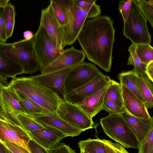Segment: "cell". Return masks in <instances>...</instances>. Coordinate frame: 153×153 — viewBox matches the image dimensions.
Instances as JSON below:
<instances>
[{"label":"cell","mask_w":153,"mask_h":153,"mask_svg":"<svg viewBox=\"0 0 153 153\" xmlns=\"http://www.w3.org/2000/svg\"><path fill=\"white\" fill-rule=\"evenodd\" d=\"M113 23L107 16L88 20L77 38L88 59L107 72L112 64L115 31Z\"/></svg>","instance_id":"6da1fadb"},{"label":"cell","mask_w":153,"mask_h":153,"mask_svg":"<svg viewBox=\"0 0 153 153\" xmlns=\"http://www.w3.org/2000/svg\"><path fill=\"white\" fill-rule=\"evenodd\" d=\"M9 85L50 112H56L60 103L63 101L53 89L28 77L12 79Z\"/></svg>","instance_id":"7a4b0ae2"},{"label":"cell","mask_w":153,"mask_h":153,"mask_svg":"<svg viewBox=\"0 0 153 153\" xmlns=\"http://www.w3.org/2000/svg\"><path fill=\"white\" fill-rule=\"evenodd\" d=\"M0 52L10 58L22 70V74H33L42 68L34 51L33 38L12 43L0 42Z\"/></svg>","instance_id":"3957f363"},{"label":"cell","mask_w":153,"mask_h":153,"mask_svg":"<svg viewBox=\"0 0 153 153\" xmlns=\"http://www.w3.org/2000/svg\"><path fill=\"white\" fill-rule=\"evenodd\" d=\"M63 12L65 18L64 27L65 47L73 44L83 27L87 11L75 4L74 0H53Z\"/></svg>","instance_id":"277c9868"},{"label":"cell","mask_w":153,"mask_h":153,"mask_svg":"<svg viewBox=\"0 0 153 153\" xmlns=\"http://www.w3.org/2000/svg\"><path fill=\"white\" fill-rule=\"evenodd\" d=\"M100 123L110 138L125 148L138 149L139 141L121 115L109 114L102 118Z\"/></svg>","instance_id":"5b68a950"},{"label":"cell","mask_w":153,"mask_h":153,"mask_svg":"<svg viewBox=\"0 0 153 153\" xmlns=\"http://www.w3.org/2000/svg\"><path fill=\"white\" fill-rule=\"evenodd\" d=\"M147 20L140 9L137 0H132L128 17L124 22L123 34L132 44H150L151 36L147 25Z\"/></svg>","instance_id":"8992f818"},{"label":"cell","mask_w":153,"mask_h":153,"mask_svg":"<svg viewBox=\"0 0 153 153\" xmlns=\"http://www.w3.org/2000/svg\"><path fill=\"white\" fill-rule=\"evenodd\" d=\"M0 107V120L24 128L18 119V115L22 113L29 115L20 103L15 91L12 87L6 86L1 82Z\"/></svg>","instance_id":"52a82bcc"},{"label":"cell","mask_w":153,"mask_h":153,"mask_svg":"<svg viewBox=\"0 0 153 153\" xmlns=\"http://www.w3.org/2000/svg\"><path fill=\"white\" fill-rule=\"evenodd\" d=\"M33 48L42 68L56 59L63 51L58 49L52 41L45 30L41 25L33 38Z\"/></svg>","instance_id":"ba28073f"},{"label":"cell","mask_w":153,"mask_h":153,"mask_svg":"<svg viewBox=\"0 0 153 153\" xmlns=\"http://www.w3.org/2000/svg\"><path fill=\"white\" fill-rule=\"evenodd\" d=\"M56 112L62 119L83 131L95 128L92 119L76 104L62 101Z\"/></svg>","instance_id":"9c48e42d"},{"label":"cell","mask_w":153,"mask_h":153,"mask_svg":"<svg viewBox=\"0 0 153 153\" xmlns=\"http://www.w3.org/2000/svg\"><path fill=\"white\" fill-rule=\"evenodd\" d=\"M100 72L95 65L91 63L83 62L76 65L66 77V95L88 83Z\"/></svg>","instance_id":"30bf717a"},{"label":"cell","mask_w":153,"mask_h":153,"mask_svg":"<svg viewBox=\"0 0 153 153\" xmlns=\"http://www.w3.org/2000/svg\"><path fill=\"white\" fill-rule=\"evenodd\" d=\"M75 66L40 74L28 77L38 81L55 91L63 101H65V82L66 77Z\"/></svg>","instance_id":"8fae6325"},{"label":"cell","mask_w":153,"mask_h":153,"mask_svg":"<svg viewBox=\"0 0 153 153\" xmlns=\"http://www.w3.org/2000/svg\"><path fill=\"white\" fill-rule=\"evenodd\" d=\"M32 139L23 128L0 120V141L17 145L31 153L28 144Z\"/></svg>","instance_id":"7c38bea8"},{"label":"cell","mask_w":153,"mask_h":153,"mask_svg":"<svg viewBox=\"0 0 153 153\" xmlns=\"http://www.w3.org/2000/svg\"><path fill=\"white\" fill-rule=\"evenodd\" d=\"M111 80L109 76L100 72L88 83L66 95L65 101L75 104L80 103L89 96L108 86Z\"/></svg>","instance_id":"4fadbf2b"},{"label":"cell","mask_w":153,"mask_h":153,"mask_svg":"<svg viewBox=\"0 0 153 153\" xmlns=\"http://www.w3.org/2000/svg\"><path fill=\"white\" fill-rule=\"evenodd\" d=\"M40 24L44 28L56 47L63 51L65 47L64 27L61 26L57 22L50 4L42 10Z\"/></svg>","instance_id":"5bb4252c"},{"label":"cell","mask_w":153,"mask_h":153,"mask_svg":"<svg viewBox=\"0 0 153 153\" xmlns=\"http://www.w3.org/2000/svg\"><path fill=\"white\" fill-rule=\"evenodd\" d=\"M82 50L72 46L64 50L62 53L47 66L40 70L41 74L77 65L83 62L85 57Z\"/></svg>","instance_id":"9a60e30c"},{"label":"cell","mask_w":153,"mask_h":153,"mask_svg":"<svg viewBox=\"0 0 153 153\" xmlns=\"http://www.w3.org/2000/svg\"><path fill=\"white\" fill-rule=\"evenodd\" d=\"M33 117L44 126H50L58 130L68 137L77 136L83 132L81 129L62 119L56 112L47 114H34Z\"/></svg>","instance_id":"2e32d148"},{"label":"cell","mask_w":153,"mask_h":153,"mask_svg":"<svg viewBox=\"0 0 153 153\" xmlns=\"http://www.w3.org/2000/svg\"><path fill=\"white\" fill-rule=\"evenodd\" d=\"M121 85L123 107L126 112L136 117L150 118L151 117L144 103L125 85Z\"/></svg>","instance_id":"e0dca14e"},{"label":"cell","mask_w":153,"mask_h":153,"mask_svg":"<svg viewBox=\"0 0 153 153\" xmlns=\"http://www.w3.org/2000/svg\"><path fill=\"white\" fill-rule=\"evenodd\" d=\"M44 126L42 128L28 133L32 139L46 149L56 147L62 139L68 137L58 130L50 126Z\"/></svg>","instance_id":"ac0fdd59"},{"label":"cell","mask_w":153,"mask_h":153,"mask_svg":"<svg viewBox=\"0 0 153 153\" xmlns=\"http://www.w3.org/2000/svg\"><path fill=\"white\" fill-rule=\"evenodd\" d=\"M121 115L140 144L153 126V116L149 119H144L133 116L126 111Z\"/></svg>","instance_id":"d6986e66"},{"label":"cell","mask_w":153,"mask_h":153,"mask_svg":"<svg viewBox=\"0 0 153 153\" xmlns=\"http://www.w3.org/2000/svg\"><path fill=\"white\" fill-rule=\"evenodd\" d=\"M107 86L95 93L81 102L76 104L92 119L102 110L105 93Z\"/></svg>","instance_id":"ffe728a7"},{"label":"cell","mask_w":153,"mask_h":153,"mask_svg":"<svg viewBox=\"0 0 153 153\" xmlns=\"http://www.w3.org/2000/svg\"><path fill=\"white\" fill-rule=\"evenodd\" d=\"M21 67L10 58L0 52V80L6 86H8L7 78L13 79L22 74Z\"/></svg>","instance_id":"44dd1931"},{"label":"cell","mask_w":153,"mask_h":153,"mask_svg":"<svg viewBox=\"0 0 153 153\" xmlns=\"http://www.w3.org/2000/svg\"><path fill=\"white\" fill-rule=\"evenodd\" d=\"M139 76L140 75L132 69L120 73L118 76V78L121 84L125 85L144 102L141 91Z\"/></svg>","instance_id":"7402d4cb"},{"label":"cell","mask_w":153,"mask_h":153,"mask_svg":"<svg viewBox=\"0 0 153 153\" xmlns=\"http://www.w3.org/2000/svg\"><path fill=\"white\" fill-rule=\"evenodd\" d=\"M110 101L119 106L124 108L123 105L121 85L120 83L111 79L107 86L104 98V101Z\"/></svg>","instance_id":"603a6c76"},{"label":"cell","mask_w":153,"mask_h":153,"mask_svg":"<svg viewBox=\"0 0 153 153\" xmlns=\"http://www.w3.org/2000/svg\"><path fill=\"white\" fill-rule=\"evenodd\" d=\"M139 80L144 102L147 109L153 107V83L146 75H140Z\"/></svg>","instance_id":"cb8c5ba5"},{"label":"cell","mask_w":153,"mask_h":153,"mask_svg":"<svg viewBox=\"0 0 153 153\" xmlns=\"http://www.w3.org/2000/svg\"><path fill=\"white\" fill-rule=\"evenodd\" d=\"M15 91L20 103L29 116L33 117L34 114L51 113L44 109L24 94Z\"/></svg>","instance_id":"d4e9b609"},{"label":"cell","mask_w":153,"mask_h":153,"mask_svg":"<svg viewBox=\"0 0 153 153\" xmlns=\"http://www.w3.org/2000/svg\"><path fill=\"white\" fill-rule=\"evenodd\" d=\"M128 51L129 55L127 65L133 66V70L140 75H146L147 65L143 63L138 56L136 51L135 45L132 44L129 47Z\"/></svg>","instance_id":"484cf974"},{"label":"cell","mask_w":153,"mask_h":153,"mask_svg":"<svg viewBox=\"0 0 153 153\" xmlns=\"http://www.w3.org/2000/svg\"><path fill=\"white\" fill-rule=\"evenodd\" d=\"M18 118L25 130L28 133L42 128L44 126L34 117L23 114H19Z\"/></svg>","instance_id":"4316f807"},{"label":"cell","mask_w":153,"mask_h":153,"mask_svg":"<svg viewBox=\"0 0 153 153\" xmlns=\"http://www.w3.org/2000/svg\"><path fill=\"white\" fill-rule=\"evenodd\" d=\"M4 10L8 39L12 36L13 34L15 26L16 13L14 6L10 2L4 8Z\"/></svg>","instance_id":"83f0119b"},{"label":"cell","mask_w":153,"mask_h":153,"mask_svg":"<svg viewBox=\"0 0 153 153\" xmlns=\"http://www.w3.org/2000/svg\"><path fill=\"white\" fill-rule=\"evenodd\" d=\"M78 145L85 148L90 153H107L104 144L99 138H89L81 140L78 142Z\"/></svg>","instance_id":"f1b7e54d"},{"label":"cell","mask_w":153,"mask_h":153,"mask_svg":"<svg viewBox=\"0 0 153 153\" xmlns=\"http://www.w3.org/2000/svg\"><path fill=\"white\" fill-rule=\"evenodd\" d=\"M135 47L137 55L143 63L147 65L153 60V47L150 44H138Z\"/></svg>","instance_id":"f546056e"},{"label":"cell","mask_w":153,"mask_h":153,"mask_svg":"<svg viewBox=\"0 0 153 153\" xmlns=\"http://www.w3.org/2000/svg\"><path fill=\"white\" fill-rule=\"evenodd\" d=\"M137 2L140 10L153 29V7L145 0H137Z\"/></svg>","instance_id":"4dcf8cb0"},{"label":"cell","mask_w":153,"mask_h":153,"mask_svg":"<svg viewBox=\"0 0 153 153\" xmlns=\"http://www.w3.org/2000/svg\"><path fill=\"white\" fill-rule=\"evenodd\" d=\"M153 147V126L140 144L138 153H150Z\"/></svg>","instance_id":"1f68e13d"},{"label":"cell","mask_w":153,"mask_h":153,"mask_svg":"<svg viewBox=\"0 0 153 153\" xmlns=\"http://www.w3.org/2000/svg\"><path fill=\"white\" fill-rule=\"evenodd\" d=\"M101 141L104 144L107 153H129L124 146L118 143L105 139H101Z\"/></svg>","instance_id":"d6a6232c"},{"label":"cell","mask_w":153,"mask_h":153,"mask_svg":"<svg viewBox=\"0 0 153 153\" xmlns=\"http://www.w3.org/2000/svg\"><path fill=\"white\" fill-rule=\"evenodd\" d=\"M97 0H86L87 19L96 18L100 16L101 13L100 6L96 4Z\"/></svg>","instance_id":"836d02e7"},{"label":"cell","mask_w":153,"mask_h":153,"mask_svg":"<svg viewBox=\"0 0 153 153\" xmlns=\"http://www.w3.org/2000/svg\"><path fill=\"white\" fill-rule=\"evenodd\" d=\"M50 5L55 18L60 26L64 27L65 24V18L63 12L53 0H50Z\"/></svg>","instance_id":"e575fe53"},{"label":"cell","mask_w":153,"mask_h":153,"mask_svg":"<svg viewBox=\"0 0 153 153\" xmlns=\"http://www.w3.org/2000/svg\"><path fill=\"white\" fill-rule=\"evenodd\" d=\"M132 0H123L119 2L118 9L122 15L124 22L127 20L130 13Z\"/></svg>","instance_id":"d590c367"},{"label":"cell","mask_w":153,"mask_h":153,"mask_svg":"<svg viewBox=\"0 0 153 153\" xmlns=\"http://www.w3.org/2000/svg\"><path fill=\"white\" fill-rule=\"evenodd\" d=\"M102 110L106 111L109 114L120 115L126 111L124 108L121 107L114 102L108 101H104Z\"/></svg>","instance_id":"8d00e7d4"},{"label":"cell","mask_w":153,"mask_h":153,"mask_svg":"<svg viewBox=\"0 0 153 153\" xmlns=\"http://www.w3.org/2000/svg\"><path fill=\"white\" fill-rule=\"evenodd\" d=\"M7 39L4 9L0 8V42L5 43Z\"/></svg>","instance_id":"74e56055"},{"label":"cell","mask_w":153,"mask_h":153,"mask_svg":"<svg viewBox=\"0 0 153 153\" xmlns=\"http://www.w3.org/2000/svg\"><path fill=\"white\" fill-rule=\"evenodd\" d=\"M47 150L48 153H76L74 150L64 143H59L56 147Z\"/></svg>","instance_id":"f35d334b"},{"label":"cell","mask_w":153,"mask_h":153,"mask_svg":"<svg viewBox=\"0 0 153 153\" xmlns=\"http://www.w3.org/2000/svg\"><path fill=\"white\" fill-rule=\"evenodd\" d=\"M28 145L31 153H48L45 148L32 139L29 141Z\"/></svg>","instance_id":"ab89813d"},{"label":"cell","mask_w":153,"mask_h":153,"mask_svg":"<svg viewBox=\"0 0 153 153\" xmlns=\"http://www.w3.org/2000/svg\"><path fill=\"white\" fill-rule=\"evenodd\" d=\"M2 143L13 153H30L25 149L17 145L11 143Z\"/></svg>","instance_id":"60d3db41"},{"label":"cell","mask_w":153,"mask_h":153,"mask_svg":"<svg viewBox=\"0 0 153 153\" xmlns=\"http://www.w3.org/2000/svg\"><path fill=\"white\" fill-rule=\"evenodd\" d=\"M146 73L147 76L153 83V60L147 65Z\"/></svg>","instance_id":"b9f144b4"},{"label":"cell","mask_w":153,"mask_h":153,"mask_svg":"<svg viewBox=\"0 0 153 153\" xmlns=\"http://www.w3.org/2000/svg\"><path fill=\"white\" fill-rule=\"evenodd\" d=\"M32 32L30 30H27L25 31L23 33V36L24 39L26 40H30L32 39L34 36Z\"/></svg>","instance_id":"7bdbcfd3"},{"label":"cell","mask_w":153,"mask_h":153,"mask_svg":"<svg viewBox=\"0 0 153 153\" xmlns=\"http://www.w3.org/2000/svg\"><path fill=\"white\" fill-rule=\"evenodd\" d=\"M0 153H10V150L0 141Z\"/></svg>","instance_id":"ee69618b"},{"label":"cell","mask_w":153,"mask_h":153,"mask_svg":"<svg viewBox=\"0 0 153 153\" xmlns=\"http://www.w3.org/2000/svg\"><path fill=\"white\" fill-rule=\"evenodd\" d=\"M9 0H0V8L4 9L9 3Z\"/></svg>","instance_id":"f6af8a7d"},{"label":"cell","mask_w":153,"mask_h":153,"mask_svg":"<svg viewBox=\"0 0 153 153\" xmlns=\"http://www.w3.org/2000/svg\"><path fill=\"white\" fill-rule=\"evenodd\" d=\"M80 149V153H90L83 146L78 145Z\"/></svg>","instance_id":"bcb514c9"},{"label":"cell","mask_w":153,"mask_h":153,"mask_svg":"<svg viewBox=\"0 0 153 153\" xmlns=\"http://www.w3.org/2000/svg\"><path fill=\"white\" fill-rule=\"evenodd\" d=\"M145 0L147 3L153 7V0H150L148 1L146 0Z\"/></svg>","instance_id":"7dc6e473"},{"label":"cell","mask_w":153,"mask_h":153,"mask_svg":"<svg viewBox=\"0 0 153 153\" xmlns=\"http://www.w3.org/2000/svg\"><path fill=\"white\" fill-rule=\"evenodd\" d=\"M150 153H153V147L152 149V150L151 151Z\"/></svg>","instance_id":"c3c4849f"},{"label":"cell","mask_w":153,"mask_h":153,"mask_svg":"<svg viewBox=\"0 0 153 153\" xmlns=\"http://www.w3.org/2000/svg\"><path fill=\"white\" fill-rule=\"evenodd\" d=\"M10 153H12V152H11L10 151Z\"/></svg>","instance_id":"681fc988"}]
</instances>
